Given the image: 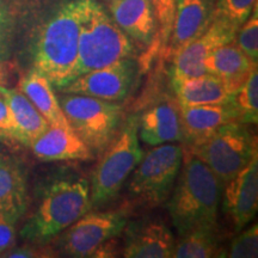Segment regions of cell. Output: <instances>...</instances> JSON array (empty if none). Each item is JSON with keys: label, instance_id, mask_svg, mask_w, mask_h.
<instances>
[{"label": "cell", "instance_id": "obj_1", "mask_svg": "<svg viewBox=\"0 0 258 258\" xmlns=\"http://www.w3.org/2000/svg\"><path fill=\"white\" fill-rule=\"evenodd\" d=\"M82 0H62L35 29L30 44L32 69L54 88L62 86L78 54Z\"/></svg>", "mask_w": 258, "mask_h": 258}, {"label": "cell", "instance_id": "obj_2", "mask_svg": "<svg viewBox=\"0 0 258 258\" xmlns=\"http://www.w3.org/2000/svg\"><path fill=\"white\" fill-rule=\"evenodd\" d=\"M167 209L179 237L201 227H215L222 183L195 154L183 147V161Z\"/></svg>", "mask_w": 258, "mask_h": 258}, {"label": "cell", "instance_id": "obj_3", "mask_svg": "<svg viewBox=\"0 0 258 258\" xmlns=\"http://www.w3.org/2000/svg\"><path fill=\"white\" fill-rule=\"evenodd\" d=\"M134 54L133 41L117 27L109 12L97 0H82L78 54L63 85Z\"/></svg>", "mask_w": 258, "mask_h": 258}, {"label": "cell", "instance_id": "obj_4", "mask_svg": "<svg viewBox=\"0 0 258 258\" xmlns=\"http://www.w3.org/2000/svg\"><path fill=\"white\" fill-rule=\"evenodd\" d=\"M92 208L90 184L83 177L54 180L44 190L37 208L21 230L22 238L46 243L62 233Z\"/></svg>", "mask_w": 258, "mask_h": 258}, {"label": "cell", "instance_id": "obj_5", "mask_svg": "<svg viewBox=\"0 0 258 258\" xmlns=\"http://www.w3.org/2000/svg\"><path fill=\"white\" fill-rule=\"evenodd\" d=\"M102 154L90 185L92 207L111 201L140 163L144 152L139 144V116H129Z\"/></svg>", "mask_w": 258, "mask_h": 258}, {"label": "cell", "instance_id": "obj_6", "mask_svg": "<svg viewBox=\"0 0 258 258\" xmlns=\"http://www.w3.org/2000/svg\"><path fill=\"white\" fill-rule=\"evenodd\" d=\"M67 122L92 154H102L117 134L122 106L93 97L62 93L57 97Z\"/></svg>", "mask_w": 258, "mask_h": 258}, {"label": "cell", "instance_id": "obj_7", "mask_svg": "<svg viewBox=\"0 0 258 258\" xmlns=\"http://www.w3.org/2000/svg\"><path fill=\"white\" fill-rule=\"evenodd\" d=\"M211 169L222 184L240 172L257 154V139L247 124L230 122L202 144L185 148Z\"/></svg>", "mask_w": 258, "mask_h": 258}, {"label": "cell", "instance_id": "obj_8", "mask_svg": "<svg viewBox=\"0 0 258 258\" xmlns=\"http://www.w3.org/2000/svg\"><path fill=\"white\" fill-rule=\"evenodd\" d=\"M183 161V146L163 144L154 146L141 158L131 173L128 190L139 201L156 207L172 192Z\"/></svg>", "mask_w": 258, "mask_h": 258}, {"label": "cell", "instance_id": "obj_9", "mask_svg": "<svg viewBox=\"0 0 258 258\" xmlns=\"http://www.w3.org/2000/svg\"><path fill=\"white\" fill-rule=\"evenodd\" d=\"M127 224V215L121 211L88 212L62 231L63 234L59 240L60 249L69 257H92L97 247L118 237Z\"/></svg>", "mask_w": 258, "mask_h": 258}, {"label": "cell", "instance_id": "obj_10", "mask_svg": "<svg viewBox=\"0 0 258 258\" xmlns=\"http://www.w3.org/2000/svg\"><path fill=\"white\" fill-rule=\"evenodd\" d=\"M135 74L137 66L133 57H128L79 76L56 90L61 93H74L108 102H118L128 96Z\"/></svg>", "mask_w": 258, "mask_h": 258}, {"label": "cell", "instance_id": "obj_11", "mask_svg": "<svg viewBox=\"0 0 258 258\" xmlns=\"http://www.w3.org/2000/svg\"><path fill=\"white\" fill-rule=\"evenodd\" d=\"M238 29L222 19H213L205 34L186 44L171 59V79H186L207 73L203 64L206 57L217 48L233 42Z\"/></svg>", "mask_w": 258, "mask_h": 258}, {"label": "cell", "instance_id": "obj_12", "mask_svg": "<svg viewBox=\"0 0 258 258\" xmlns=\"http://www.w3.org/2000/svg\"><path fill=\"white\" fill-rule=\"evenodd\" d=\"M215 3L217 0H176L165 57L172 59L182 48L205 34L214 19Z\"/></svg>", "mask_w": 258, "mask_h": 258}, {"label": "cell", "instance_id": "obj_13", "mask_svg": "<svg viewBox=\"0 0 258 258\" xmlns=\"http://www.w3.org/2000/svg\"><path fill=\"white\" fill-rule=\"evenodd\" d=\"M224 211L240 231L252 220L258 209V156L225 183Z\"/></svg>", "mask_w": 258, "mask_h": 258}, {"label": "cell", "instance_id": "obj_14", "mask_svg": "<svg viewBox=\"0 0 258 258\" xmlns=\"http://www.w3.org/2000/svg\"><path fill=\"white\" fill-rule=\"evenodd\" d=\"M179 120L182 141L185 148L202 144L222 125L238 122L228 103L196 106L179 105Z\"/></svg>", "mask_w": 258, "mask_h": 258}, {"label": "cell", "instance_id": "obj_15", "mask_svg": "<svg viewBox=\"0 0 258 258\" xmlns=\"http://www.w3.org/2000/svg\"><path fill=\"white\" fill-rule=\"evenodd\" d=\"M175 246V237L164 222L146 221L133 224L127 227L123 257L171 258Z\"/></svg>", "mask_w": 258, "mask_h": 258}, {"label": "cell", "instance_id": "obj_16", "mask_svg": "<svg viewBox=\"0 0 258 258\" xmlns=\"http://www.w3.org/2000/svg\"><path fill=\"white\" fill-rule=\"evenodd\" d=\"M108 11L131 40L146 46L152 43L157 31L153 0H109Z\"/></svg>", "mask_w": 258, "mask_h": 258}, {"label": "cell", "instance_id": "obj_17", "mask_svg": "<svg viewBox=\"0 0 258 258\" xmlns=\"http://www.w3.org/2000/svg\"><path fill=\"white\" fill-rule=\"evenodd\" d=\"M34 156L42 161L89 160L92 152L72 129L50 125L29 145Z\"/></svg>", "mask_w": 258, "mask_h": 258}, {"label": "cell", "instance_id": "obj_18", "mask_svg": "<svg viewBox=\"0 0 258 258\" xmlns=\"http://www.w3.org/2000/svg\"><path fill=\"white\" fill-rule=\"evenodd\" d=\"M139 132L144 143L151 146L182 141L177 101L167 98L147 109L139 117Z\"/></svg>", "mask_w": 258, "mask_h": 258}, {"label": "cell", "instance_id": "obj_19", "mask_svg": "<svg viewBox=\"0 0 258 258\" xmlns=\"http://www.w3.org/2000/svg\"><path fill=\"white\" fill-rule=\"evenodd\" d=\"M206 72L220 78L232 93H234L247 79L257 62H253L235 42L219 47L205 60Z\"/></svg>", "mask_w": 258, "mask_h": 258}, {"label": "cell", "instance_id": "obj_20", "mask_svg": "<svg viewBox=\"0 0 258 258\" xmlns=\"http://www.w3.org/2000/svg\"><path fill=\"white\" fill-rule=\"evenodd\" d=\"M177 96V103L183 106L221 104L230 98L232 92L227 85L211 73H205L192 78L172 80Z\"/></svg>", "mask_w": 258, "mask_h": 258}, {"label": "cell", "instance_id": "obj_21", "mask_svg": "<svg viewBox=\"0 0 258 258\" xmlns=\"http://www.w3.org/2000/svg\"><path fill=\"white\" fill-rule=\"evenodd\" d=\"M0 97L8 104L18 132V143L29 146L49 127L46 118L19 89L0 84Z\"/></svg>", "mask_w": 258, "mask_h": 258}, {"label": "cell", "instance_id": "obj_22", "mask_svg": "<svg viewBox=\"0 0 258 258\" xmlns=\"http://www.w3.org/2000/svg\"><path fill=\"white\" fill-rule=\"evenodd\" d=\"M50 125L72 129L67 122L53 85L43 74L32 69L19 80L18 88Z\"/></svg>", "mask_w": 258, "mask_h": 258}, {"label": "cell", "instance_id": "obj_23", "mask_svg": "<svg viewBox=\"0 0 258 258\" xmlns=\"http://www.w3.org/2000/svg\"><path fill=\"white\" fill-rule=\"evenodd\" d=\"M28 208L24 173L17 165L0 157V213L17 224Z\"/></svg>", "mask_w": 258, "mask_h": 258}, {"label": "cell", "instance_id": "obj_24", "mask_svg": "<svg viewBox=\"0 0 258 258\" xmlns=\"http://www.w3.org/2000/svg\"><path fill=\"white\" fill-rule=\"evenodd\" d=\"M219 256L215 227L196 228L179 237L176 241L175 258H209Z\"/></svg>", "mask_w": 258, "mask_h": 258}, {"label": "cell", "instance_id": "obj_25", "mask_svg": "<svg viewBox=\"0 0 258 258\" xmlns=\"http://www.w3.org/2000/svg\"><path fill=\"white\" fill-rule=\"evenodd\" d=\"M228 105L233 110L237 121L245 124H257L258 121V73L257 67L245 80L243 85L232 93Z\"/></svg>", "mask_w": 258, "mask_h": 258}, {"label": "cell", "instance_id": "obj_26", "mask_svg": "<svg viewBox=\"0 0 258 258\" xmlns=\"http://www.w3.org/2000/svg\"><path fill=\"white\" fill-rule=\"evenodd\" d=\"M256 5L257 0H217L214 18L240 28Z\"/></svg>", "mask_w": 258, "mask_h": 258}, {"label": "cell", "instance_id": "obj_27", "mask_svg": "<svg viewBox=\"0 0 258 258\" xmlns=\"http://www.w3.org/2000/svg\"><path fill=\"white\" fill-rule=\"evenodd\" d=\"M235 44L250 57L253 62L258 59V6L256 5L249 18L241 24L235 35Z\"/></svg>", "mask_w": 258, "mask_h": 258}, {"label": "cell", "instance_id": "obj_28", "mask_svg": "<svg viewBox=\"0 0 258 258\" xmlns=\"http://www.w3.org/2000/svg\"><path fill=\"white\" fill-rule=\"evenodd\" d=\"M226 257L231 258H256L258 256V228L257 225L245 230L230 245Z\"/></svg>", "mask_w": 258, "mask_h": 258}, {"label": "cell", "instance_id": "obj_29", "mask_svg": "<svg viewBox=\"0 0 258 258\" xmlns=\"http://www.w3.org/2000/svg\"><path fill=\"white\" fill-rule=\"evenodd\" d=\"M14 28L15 17L11 6L6 0H0V60L9 55Z\"/></svg>", "mask_w": 258, "mask_h": 258}, {"label": "cell", "instance_id": "obj_30", "mask_svg": "<svg viewBox=\"0 0 258 258\" xmlns=\"http://www.w3.org/2000/svg\"><path fill=\"white\" fill-rule=\"evenodd\" d=\"M176 0H153L156 16L160 24V36L163 50H165L172 29L173 15H175Z\"/></svg>", "mask_w": 258, "mask_h": 258}, {"label": "cell", "instance_id": "obj_31", "mask_svg": "<svg viewBox=\"0 0 258 258\" xmlns=\"http://www.w3.org/2000/svg\"><path fill=\"white\" fill-rule=\"evenodd\" d=\"M0 138L18 141V132L8 104L0 97Z\"/></svg>", "mask_w": 258, "mask_h": 258}, {"label": "cell", "instance_id": "obj_32", "mask_svg": "<svg viewBox=\"0 0 258 258\" xmlns=\"http://www.w3.org/2000/svg\"><path fill=\"white\" fill-rule=\"evenodd\" d=\"M16 222L0 213V252H4L15 243Z\"/></svg>", "mask_w": 258, "mask_h": 258}, {"label": "cell", "instance_id": "obj_33", "mask_svg": "<svg viewBox=\"0 0 258 258\" xmlns=\"http://www.w3.org/2000/svg\"><path fill=\"white\" fill-rule=\"evenodd\" d=\"M118 253L117 249V240L116 238L106 240L105 243H103L101 246L97 247V250L93 252L92 257L97 258H105V257H116Z\"/></svg>", "mask_w": 258, "mask_h": 258}, {"label": "cell", "instance_id": "obj_34", "mask_svg": "<svg viewBox=\"0 0 258 258\" xmlns=\"http://www.w3.org/2000/svg\"><path fill=\"white\" fill-rule=\"evenodd\" d=\"M34 250H29V249H16L14 251H11L9 254H6V257H35Z\"/></svg>", "mask_w": 258, "mask_h": 258}]
</instances>
